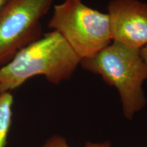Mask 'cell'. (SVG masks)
I'll list each match as a JSON object with an SVG mask.
<instances>
[{
    "label": "cell",
    "instance_id": "5",
    "mask_svg": "<svg viewBox=\"0 0 147 147\" xmlns=\"http://www.w3.org/2000/svg\"><path fill=\"white\" fill-rule=\"evenodd\" d=\"M108 11L113 42L138 50L147 45V3L112 0Z\"/></svg>",
    "mask_w": 147,
    "mask_h": 147
},
{
    "label": "cell",
    "instance_id": "6",
    "mask_svg": "<svg viewBox=\"0 0 147 147\" xmlns=\"http://www.w3.org/2000/svg\"><path fill=\"white\" fill-rule=\"evenodd\" d=\"M14 99L10 92L0 93V147H5L12 125Z\"/></svg>",
    "mask_w": 147,
    "mask_h": 147
},
{
    "label": "cell",
    "instance_id": "2",
    "mask_svg": "<svg viewBox=\"0 0 147 147\" xmlns=\"http://www.w3.org/2000/svg\"><path fill=\"white\" fill-rule=\"evenodd\" d=\"M80 65L117 89L127 119L131 120L146 105L142 85L147 80V65L141 57L140 50L113 42L93 56L82 59Z\"/></svg>",
    "mask_w": 147,
    "mask_h": 147
},
{
    "label": "cell",
    "instance_id": "9",
    "mask_svg": "<svg viewBox=\"0 0 147 147\" xmlns=\"http://www.w3.org/2000/svg\"><path fill=\"white\" fill-rule=\"evenodd\" d=\"M140 56L144 63L147 65V45L140 49Z\"/></svg>",
    "mask_w": 147,
    "mask_h": 147
},
{
    "label": "cell",
    "instance_id": "3",
    "mask_svg": "<svg viewBox=\"0 0 147 147\" xmlns=\"http://www.w3.org/2000/svg\"><path fill=\"white\" fill-rule=\"evenodd\" d=\"M48 27L61 35L81 60L97 54L113 41L108 14L81 0H64L55 5Z\"/></svg>",
    "mask_w": 147,
    "mask_h": 147
},
{
    "label": "cell",
    "instance_id": "10",
    "mask_svg": "<svg viewBox=\"0 0 147 147\" xmlns=\"http://www.w3.org/2000/svg\"><path fill=\"white\" fill-rule=\"evenodd\" d=\"M8 1V0H0V10L2 9L3 7L4 6V5Z\"/></svg>",
    "mask_w": 147,
    "mask_h": 147
},
{
    "label": "cell",
    "instance_id": "11",
    "mask_svg": "<svg viewBox=\"0 0 147 147\" xmlns=\"http://www.w3.org/2000/svg\"><path fill=\"white\" fill-rule=\"evenodd\" d=\"M1 93V89H0V93Z\"/></svg>",
    "mask_w": 147,
    "mask_h": 147
},
{
    "label": "cell",
    "instance_id": "8",
    "mask_svg": "<svg viewBox=\"0 0 147 147\" xmlns=\"http://www.w3.org/2000/svg\"><path fill=\"white\" fill-rule=\"evenodd\" d=\"M84 147H111L109 142L101 143V144H95V143L87 142Z\"/></svg>",
    "mask_w": 147,
    "mask_h": 147
},
{
    "label": "cell",
    "instance_id": "1",
    "mask_svg": "<svg viewBox=\"0 0 147 147\" xmlns=\"http://www.w3.org/2000/svg\"><path fill=\"white\" fill-rule=\"evenodd\" d=\"M80 61L61 35L53 31L24 47L0 67V89L1 93L11 92L36 76L58 84L71 78Z\"/></svg>",
    "mask_w": 147,
    "mask_h": 147
},
{
    "label": "cell",
    "instance_id": "7",
    "mask_svg": "<svg viewBox=\"0 0 147 147\" xmlns=\"http://www.w3.org/2000/svg\"><path fill=\"white\" fill-rule=\"evenodd\" d=\"M40 147H69L65 139L59 136H53Z\"/></svg>",
    "mask_w": 147,
    "mask_h": 147
},
{
    "label": "cell",
    "instance_id": "4",
    "mask_svg": "<svg viewBox=\"0 0 147 147\" xmlns=\"http://www.w3.org/2000/svg\"><path fill=\"white\" fill-rule=\"evenodd\" d=\"M55 0H8L0 10V65L42 37L41 19Z\"/></svg>",
    "mask_w": 147,
    "mask_h": 147
}]
</instances>
